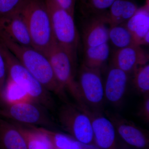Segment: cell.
Returning <instances> with one entry per match:
<instances>
[{"instance_id": "obj_13", "label": "cell", "mask_w": 149, "mask_h": 149, "mask_svg": "<svg viewBox=\"0 0 149 149\" xmlns=\"http://www.w3.org/2000/svg\"><path fill=\"white\" fill-rule=\"evenodd\" d=\"M148 54L141 46L135 45L115 51L112 65L129 74H132L139 67L148 63Z\"/></svg>"}, {"instance_id": "obj_30", "label": "cell", "mask_w": 149, "mask_h": 149, "mask_svg": "<svg viewBox=\"0 0 149 149\" xmlns=\"http://www.w3.org/2000/svg\"><path fill=\"white\" fill-rule=\"evenodd\" d=\"M129 149V148H128L127 147H124V146H123L122 147H118V144H117V149Z\"/></svg>"}, {"instance_id": "obj_1", "label": "cell", "mask_w": 149, "mask_h": 149, "mask_svg": "<svg viewBox=\"0 0 149 149\" xmlns=\"http://www.w3.org/2000/svg\"><path fill=\"white\" fill-rule=\"evenodd\" d=\"M3 45L24 67L51 93L66 101L65 91L56 79L47 56L32 47L18 45L0 39Z\"/></svg>"}, {"instance_id": "obj_25", "label": "cell", "mask_w": 149, "mask_h": 149, "mask_svg": "<svg viewBox=\"0 0 149 149\" xmlns=\"http://www.w3.org/2000/svg\"><path fill=\"white\" fill-rule=\"evenodd\" d=\"M25 0H0V19L16 12Z\"/></svg>"}, {"instance_id": "obj_28", "label": "cell", "mask_w": 149, "mask_h": 149, "mask_svg": "<svg viewBox=\"0 0 149 149\" xmlns=\"http://www.w3.org/2000/svg\"><path fill=\"white\" fill-rule=\"evenodd\" d=\"M62 8L74 15L75 0H54Z\"/></svg>"}, {"instance_id": "obj_21", "label": "cell", "mask_w": 149, "mask_h": 149, "mask_svg": "<svg viewBox=\"0 0 149 149\" xmlns=\"http://www.w3.org/2000/svg\"><path fill=\"white\" fill-rule=\"evenodd\" d=\"M31 100L20 87L8 79L0 95V103L13 104Z\"/></svg>"}, {"instance_id": "obj_4", "label": "cell", "mask_w": 149, "mask_h": 149, "mask_svg": "<svg viewBox=\"0 0 149 149\" xmlns=\"http://www.w3.org/2000/svg\"><path fill=\"white\" fill-rule=\"evenodd\" d=\"M50 17L56 42L76 61L79 37L74 15L62 8L54 0H44Z\"/></svg>"}, {"instance_id": "obj_11", "label": "cell", "mask_w": 149, "mask_h": 149, "mask_svg": "<svg viewBox=\"0 0 149 149\" xmlns=\"http://www.w3.org/2000/svg\"><path fill=\"white\" fill-rule=\"evenodd\" d=\"M107 13L85 17L82 29L84 48L96 47L108 42L109 26Z\"/></svg>"}, {"instance_id": "obj_26", "label": "cell", "mask_w": 149, "mask_h": 149, "mask_svg": "<svg viewBox=\"0 0 149 149\" xmlns=\"http://www.w3.org/2000/svg\"><path fill=\"white\" fill-rule=\"evenodd\" d=\"M7 79V72L4 57L0 46V95Z\"/></svg>"}, {"instance_id": "obj_2", "label": "cell", "mask_w": 149, "mask_h": 149, "mask_svg": "<svg viewBox=\"0 0 149 149\" xmlns=\"http://www.w3.org/2000/svg\"><path fill=\"white\" fill-rule=\"evenodd\" d=\"M19 11L27 25L32 47L45 55L56 42L44 0H25Z\"/></svg>"}, {"instance_id": "obj_10", "label": "cell", "mask_w": 149, "mask_h": 149, "mask_svg": "<svg viewBox=\"0 0 149 149\" xmlns=\"http://www.w3.org/2000/svg\"><path fill=\"white\" fill-rule=\"evenodd\" d=\"M106 114L116 133L126 143L136 148L149 149L148 135L145 130L117 113L107 112Z\"/></svg>"}, {"instance_id": "obj_23", "label": "cell", "mask_w": 149, "mask_h": 149, "mask_svg": "<svg viewBox=\"0 0 149 149\" xmlns=\"http://www.w3.org/2000/svg\"><path fill=\"white\" fill-rule=\"evenodd\" d=\"M116 0H80L81 11L84 17L103 13Z\"/></svg>"}, {"instance_id": "obj_9", "label": "cell", "mask_w": 149, "mask_h": 149, "mask_svg": "<svg viewBox=\"0 0 149 149\" xmlns=\"http://www.w3.org/2000/svg\"><path fill=\"white\" fill-rule=\"evenodd\" d=\"M82 109L91 119L95 144L101 149H117L116 131L109 118L99 111Z\"/></svg>"}, {"instance_id": "obj_5", "label": "cell", "mask_w": 149, "mask_h": 149, "mask_svg": "<svg viewBox=\"0 0 149 149\" xmlns=\"http://www.w3.org/2000/svg\"><path fill=\"white\" fill-rule=\"evenodd\" d=\"M45 55L49 59L56 79L60 85L65 91L69 92L78 106L82 108L87 107L74 78L76 61L56 43Z\"/></svg>"}, {"instance_id": "obj_27", "label": "cell", "mask_w": 149, "mask_h": 149, "mask_svg": "<svg viewBox=\"0 0 149 149\" xmlns=\"http://www.w3.org/2000/svg\"><path fill=\"white\" fill-rule=\"evenodd\" d=\"M139 115L147 123L149 122V96H145V98L139 109Z\"/></svg>"}, {"instance_id": "obj_24", "label": "cell", "mask_w": 149, "mask_h": 149, "mask_svg": "<svg viewBox=\"0 0 149 149\" xmlns=\"http://www.w3.org/2000/svg\"><path fill=\"white\" fill-rule=\"evenodd\" d=\"M133 74V85L137 91L144 95L149 94V65H141L135 70Z\"/></svg>"}, {"instance_id": "obj_15", "label": "cell", "mask_w": 149, "mask_h": 149, "mask_svg": "<svg viewBox=\"0 0 149 149\" xmlns=\"http://www.w3.org/2000/svg\"><path fill=\"white\" fill-rule=\"evenodd\" d=\"M0 149H27L23 135L10 120L0 117Z\"/></svg>"}, {"instance_id": "obj_7", "label": "cell", "mask_w": 149, "mask_h": 149, "mask_svg": "<svg viewBox=\"0 0 149 149\" xmlns=\"http://www.w3.org/2000/svg\"><path fill=\"white\" fill-rule=\"evenodd\" d=\"M58 118L61 128L76 141L95 144L91 119L77 105L65 103L59 109Z\"/></svg>"}, {"instance_id": "obj_22", "label": "cell", "mask_w": 149, "mask_h": 149, "mask_svg": "<svg viewBox=\"0 0 149 149\" xmlns=\"http://www.w3.org/2000/svg\"><path fill=\"white\" fill-rule=\"evenodd\" d=\"M47 136L56 149H78L77 141L69 135L54 131L53 129L39 127Z\"/></svg>"}, {"instance_id": "obj_3", "label": "cell", "mask_w": 149, "mask_h": 149, "mask_svg": "<svg viewBox=\"0 0 149 149\" xmlns=\"http://www.w3.org/2000/svg\"><path fill=\"white\" fill-rule=\"evenodd\" d=\"M0 46L5 60L7 79L20 87L32 101L41 105L48 111L53 110L55 104L50 92L1 43Z\"/></svg>"}, {"instance_id": "obj_12", "label": "cell", "mask_w": 149, "mask_h": 149, "mask_svg": "<svg viewBox=\"0 0 149 149\" xmlns=\"http://www.w3.org/2000/svg\"><path fill=\"white\" fill-rule=\"evenodd\" d=\"M0 39L32 47L28 28L19 11L0 19Z\"/></svg>"}, {"instance_id": "obj_19", "label": "cell", "mask_w": 149, "mask_h": 149, "mask_svg": "<svg viewBox=\"0 0 149 149\" xmlns=\"http://www.w3.org/2000/svg\"><path fill=\"white\" fill-rule=\"evenodd\" d=\"M84 51L83 65L101 70L109 57L110 48L108 42L96 47L84 48Z\"/></svg>"}, {"instance_id": "obj_31", "label": "cell", "mask_w": 149, "mask_h": 149, "mask_svg": "<svg viewBox=\"0 0 149 149\" xmlns=\"http://www.w3.org/2000/svg\"></svg>"}, {"instance_id": "obj_16", "label": "cell", "mask_w": 149, "mask_h": 149, "mask_svg": "<svg viewBox=\"0 0 149 149\" xmlns=\"http://www.w3.org/2000/svg\"><path fill=\"white\" fill-rule=\"evenodd\" d=\"M137 45L141 46L145 35L149 33V2L139 8L134 15L125 23Z\"/></svg>"}, {"instance_id": "obj_18", "label": "cell", "mask_w": 149, "mask_h": 149, "mask_svg": "<svg viewBox=\"0 0 149 149\" xmlns=\"http://www.w3.org/2000/svg\"><path fill=\"white\" fill-rule=\"evenodd\" d=\"M11 122L23 135L27 149H55L47 136L39 127Z\"/></svg>"}, {"instance_id": "obj_8", "label": "cell", "mask_w": 149, "mask_h": 149, "mask_svg": "<svg viewBox=\"0 0 149 149\" xmlns=\"http://www.w3.org/2000/svg\"><path fill=\"white\" fill-rule=\"evenodd\" d=\"M77 83L86 106L91 109L99 111L105 100L100 70L89 68L82 65Z\"/></svg>"}, {"instance_id": "obj_6", "label": "cell", "mask_w": 149, "mask_h": 149, "mask_svg": "<svg viewBox=\"0 0 149 149\" xmlns=\"http://www.w3.org/2000/svg\"><path fill=\"white\" fill-rule=\"evenodd\" d=\"M47 111L32 101L0 103V115L3 118L24 125L52 129L54 125Z\"/></svg>"}, {"instance_id": "obj_14", "label": "cell", "mask_w": 149, "mask_h": 149, "mask_svg": "<svg viewBox=\"0 0 149 149\" xmlns=\"http://www.w3.org/2000/svg\"><path fill=\"white\" fill-rule=\"evenodd\" d=\"M128 76L126 72L112 65L104 84L105 100L115 106L120 105L127 90Z\"/></svg>"}, {"instance_id": "obj_29", "label": "cell", "mask_w": 149, "mask_h": 149, "mask_svg": "<svg viewBox=\"0 0 149 149\" xmlns=\"http://www.w3.org/2000/svg\"><path fill=\"white\" fill-rule=\"evenodd\" d=\"M77 143L78 149H101L98 147L96 144H84L78 141H77Z\"/></svg>"}, {"instance_id": "obj_17", "label": "cell", "mask_w": 149, "mask_h": 149, "mask_svg": "<svg viewBox=\"0 0 149 149\" xmlns=\"http://www.w3.org/2000/svg\"><path fill=\"white\" fill-rule=\"evenodd\" d=\"M138 8L133 0H116L108 11L109 26L125 24Z\"/></svg>"}, {"instance_id": "obj_20", "label": "cell", "mask_w": 149, "mask_h": 149, "mask_svg": "<svg viewBox=\"0 0 149 149\" xmlns=\"http://www.w3.org/2000/svg\"><path fill=\"white\" fill-rule=\"evenodd\" d=\"M109 40L117 49L137 45L125 24L109 26Z\"/></svg>"}]
</instances>
